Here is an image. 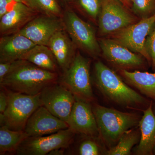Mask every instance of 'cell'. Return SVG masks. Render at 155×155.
Masks as SVG:
<instances>
[{
  "label": "cell",
  "mask_w": 155,
  "mask_h": 155,
  "mask_svg": "<svg viewBox=\"0 0 155 155\" xmlns=\"http://www.w3.org/2000/svg\"><path fill=\"white\" fill-rule=\"evenodd\" d=\"M94 67L96 86L110 101L129 108L149 107L152 101L129 87L116 72L101 61L96 62Z\"/></svg>",
  "instance_id": "obj_1"
},
{
  "label": "cell",
  "mask_w": 155,
  "mask_h": 155,
  "mask_svg": "<svg viewBox=\"0 0 155 155\" xmlns=\"http://www.w3.org/2000/svg\"><path fill=\"white\" fill-rule=\"evenodd\" d=\"M59 79L58 73L45 70L26 61L0 84L11 91L35 95L46 87L59 82Z\"/></svg>",
  "instance_id": "obj_2"
},
{
  "label": "cell",
  "mask_w": 155,
  "mask_h": 155,
  "mask_svg": "<svg viewBox=\"0 0 155 155\" xmlns=\"http://www.w3.org/2000/svg\"><path fill=\"white\" fill-rule=\"evenodd\" d=\"M93 110L95 116L99 137L109 149L115 146L127 130L138 125L140 116L94 104Z\"/></svg>",
  "instance_id": "obj_3"
},
{
  "label": "cell",
  "mask_w": 155,
  "mask_h": 155,
  "mask_svg": "<svg viewBox=\"0 0 155 155\" xmlns=\"http://www.w3.org/2000/svg\"><path fill=\"white\" fill-rule=\"evenodd\" d=\"M6 110L0 114V125H5L11 130L22 131L31 116L43 106L39 94L35 95L10 91Z\"/></svg>",
  "instance_id": "obj_4"
},
{
  "label": "cell",
  "mask_w": 155,
  "mask_h": 155,
  "mask_svg": "<svg viewBox=\"0 0 155 155\" xmlns=\"http://www.w3.org/2000/svg\"><path fill=\"white\" fill-rule=\"evenodd\" d=\"M61 18L64 29L76 48L92 58H97L101 51L92 26L78 17L70 7L64 9Z\"/></svg>",
  "instance_id": "obj_5"
},
{
  "label": "cell",
  "mask_w": 155,
  "mask_h": 155,
  "mask_svg": "<svg viewBox=\"0 0 155 155\" xmlns=\"http://www.w3.org/2000/svg\"><path fill=\"white\" fill-rule=\"evenodd\" d=\"M91 61L79 52L70 67L59 79V82L78 98L91 102L94 99L90 75Z\"/></svg>",
  "instance_id": "obj_6"
},
{
  "label": "cell",
  "mask_w": 155,
  "mask_h": 155,
  "mask_svg": "<svg viewBox=\"0 0 155 155\" xmlns=\"http://www.w3.org/2000/svg\"><path fill=\"white\" fill-rule=\"evenodd\" d=\"M75 134L68 128L45 136L28 137L15 152L19 155H48L56 149L67 148L72 143Z\"/></svg>",
  "instance_id": "obj_7"
},
{
  "label": "cell",
  "mask_w": 155,
  "mask_h": 155,
  "mask_svg": "<svg viewBox=\"0 0 155 155\" xmlns=\"http://www.w3.org/2000/svg\"><path fill=\"white\" fill-rule=\"evenodd\" d=\"M136 21L119 0H103L98 17L99 32L102 36L114 34Z\"/></svg>",
  "instance_id": "obj_8"
},
{
  "label": "cell",
  "mask_w": 155,
  "mask_h": 155,
  "mask_svg": "<svg viewBox=\"0 0 155 155\" xmlns=\"http://www.w3.org/2000/svg\"><path fill=\"white\" fill-rule=\"evenodd\" d=\"M155 22V14L151 17L141 19L113 34V39L129 49L141 55L150 65V60L145 47L147 36Z\"/></svg>",
  "instance_id": "obj_9"
},
{
  "label": "cell",
  "mask_w": 155,
  "mask_h": 155,
  "mask_svg": "<svg viewBox=\"0 0 155 155\" xmlns=\"http://www.w3.org/2000/svg\"><path fill=\"white\" fill-rule=\"evenodd\" d=\"M99 42L104 58L119 70L140 69L146 64L144 57L131 51L113 38L101 39Z\"/></svg>",
  "instance_id": "obj_10"
},
{
  "label": "cell",
  "mask_w": 155,
  "mask_h": 155,
  "mask_svg": "<svg viewBox=\"0 0 155 155\" xmlns=\"http://www.w3.org/2000/svg\"><path fill=\"white\" fill-rule=\"evenodd\" d=\"M43 106L54 116L67 122L75 102V96L59 82L45 87L40 93Z\"/></svg>",
  "instance_id": "obj_11"
},
{
  "label": "cell",
  "mask_w": 155,
  "mask_h": 155,
  "mask_svg": "<svg viewBox=\"0 0 155 155\" xmlns=\"http://www.w3.org/2000/svg\"><path fill=\"white\" fill-rule=\"evenodd\" d=\"M63 29L62 18L38 14L19 33L28 38L36 45L48 46L52 37Z\"/></svg>",
  "instance_id": "obj_12"
},
{
  "label": "cell",
  "mask_w": 155,
  "mask_h": 155,
  "mask_svg": "<svg viewBox=\"0 0 155 155\" xmlns=\"http://www.w3.org/2000/svg\"><path fill=\"white\" fill-rule=\"evenodd\" d=\"M75 100L67 123L75 134L87 136H99L95 116L90 102L78 98Z\"/></svg>",
  "instance_id": "obj_13"
},
{
  "label": "cell",
  "mask_w": 155,
  "mask_h": 155,
  "mask_svg": "<svg viewBox=\"0 0 155 155\" xmlns=\"http://www.w3.org/2000/svg\"><path fill=\"white\" fill-rule=\"evenodd\" d=\"M69 128L67 122L54 116L43 106L31 116L24 131L28 137L42 136Z\"/></svg>",
  "instance_id": "obj_14"
},
{
  "label": "cell",
  "mask_w": 155,
  "mask_h": 155,
  "mask_svg": "<svg viewBox=\"0 0 155 155\" xmlns=\"http://www.w3.org/2000/svg\"><path fill=\"white\" fill-rule=\"evenodd\" d=\"M36 45L19 32L1 36L0 63L22 60L24 56Z\"/></svg>",
  "instance_id": "obj_15"
},
{
  "label": "cell",
  "mask_w": 155,
  "mask_h": 155,
  "mask_svg": "<svg viewBox=\"0 0 155 155\" xmlns=\"http://www.w3.org/2000/svg\"><path fill=\"white\" fill-rule=\"evenodd\" d=\"M38 14L24 3L18 2L14 9L0 18L1 36L18 33Z\"/></svg>",
  "instance_id": "obj_16"
},
{
  "label": "cell",
  "mask_w": 155,
  "mask_h": 155,
  "mask_svg": "<svg viewBox=\"0 0 155 155\" xmlns=\"http://www.w3.org/2000/svg\"><path fill=\"white\" fill-rule=\"evenodd\" d=\"M48 46L55 57L61 71L65 72L73 62L77 48L64 28L52 37Z\"/></svg>",
  "instance_id": "obj_17"
},
{
  "label": "cell",
  "mask_w": 155,
  "mask_h": 155,
  "mask_svg": "<svg viewBox=\"0 0 155 155\" xmlns=\"http://www.w3.org/2000/svg\"><path fill=\"white\" fill-rule=\"evenodd\" d=\"M153 101L143 111V116L139 123L140 139L134 149L136 155H153L155 146V114L153 111Z\"/></svg>",
  "instance_id": "obj_18"
},
{
  "label": "cell",
  "mask_w": 155,
  "mask_h": 155,
  "mask_svg": "<svg viewBox=\"0 0 155 155\" xmlns=\"http://www.w3.org/2000/svg\"><path fill=\"white\" fill-rule=\"evenodd\" d=\"M126 82L155 103V72L119 70Z\"/></svg>",
  "instance_id": "obj_19"
},
{
  "label": "cell",
  "mask_w": 155,
  "mask_h": 155,
  "mask_svg": "<svg viewBox=\"0 0 155 155\" xmlns=\"http://www.w3.org/2000/svg\"><path fill=\"white\" fill-rule=\"evenodd\" d=\"M22 60L50 72L58 73L61 70L55 57L48 46L36 45L24 56Z\"/></svg>",
  "instance_id": "obj_20"
},
{
  "label": "cell",
  "mask_w": 155,
  "mask_h": 155,
  "mask_svg": "<svg viewBox=\"0 0 155 155\" xmlns=\"http://www.w3.org/2000/svg\"><path fill=\"white\" fill-rule=\"evenodd\" d=\"M28 136L24 130H11L6 125L0 127V154L16 152L21 143Z\"/></svg>",
  "instance_id": "obj_21"
},
{
  "label": "cell",
  "mask_w": 155,
  "mask_h": 155,
  "mask_svg": "<svg viewBox=\"0 0 155 155\" xmlns=\"http://www.w3.org/2000/svg\"><path fill=\"white\" fill-rule=\"evenodd\" d=\"M140 139V130L131 128L125 131L121 136L115 146L109 149L106 153L108 155H130L132 148L139 142Z\"/></svg>",
  "instance_id": "obj_22"
},
{
  "label": "cell",
  "mask_w": 155,
  "mask_h": 155,
  "mask_svg": "<svg viewBox=\"0 0 155 155\" xmlns=\"http://www.w3.org/2000/svg\"><path fill=\"white\" fill-rule=\"evenodd\" d=\"M24 4L39 14L62 18L64 8L57 0H24Z\"/></svg>",
  "instance_id": "obj_23"
},
{
  "label": "cell",
  "mask_w": 155,
  "mask_h": 155,
  "mask_svg": "<svg viewBox=\"0 0 155 155\" xmlns=\"http://www.w3.org/2000/svg\"><path fill=\"white\" fill-rule=\"evenodd\" d=\"M103 0H72L70 7L83 13L92 21L98 19Z\"/></svg>",
  "instance_id": "obj_24"
},
{
  "label": "cell",
  "mask_w": 155,
  "mask_h": 155,
  "mask_svg": "<svg viewBox=\"0 0 155 155\" xmlns=\"http://www.w3.org/2000/svg\"><path fill=\"white\" fill-rule=\"evenodd\" d=\"M131 8L141 19L151 17L155 14V0H131Z\"/></svg>",
  "instance_id": "obj_25"
},
{
  "label": "cell",
  "mask_w": 155,
  "mask_h": 155,
  "mask_svg": "<svg viewBox=\"0 0 155 155\" xmlns=\"http://www.w3.org/2000/svg\"><path fill=\"white\" fill-rule=\"evenodd\" d=\"M88 137V138L81 143L78 148V154L80 155L101 154V147L94 140L96 137L89 136Z\"/></svg>",
  "instance_id": "obj_26"
},
{
  "label": "cell",
  "mask_w": 155,
  "mask_h": 155,
  "mask_svg": "<svg viewBox=\"0 0 155 155\" xmlns=\"http://www.w3.org/2000/svg\"><path fill=\"white\" fill-rule=\"evenodd\" d=\"M146 50L150 60V66L155 71V22L147 36L145 43Z\"/></svg>",
  "instance_id": "obj_27"
},
{
  "label": "cell",
  "mask_w": 155,
  "mask_h": 155,
  "mask_svg": "<svg viewBox=\"0 0 155 155\" xmlns=\"http://www.w3.org/2000/svg\"><path fill=\"white\" fill-rule=\"evenodd\" d=\"M26 61L25 60L21 59L0 63V83L7 75L13 72Z\"/></svg>",
  "instance_id": "obj_28"
},
{
  "label": "cell",
  "mask_w": 155,
  "mask_h": 155,
  "mask_svg": "<svg viewBox=\"0 0 155 155\" xmlns=\"http://www.w3.org/2000/svg\"><path fill=\"white\" fill-rule=\"evenodd\" d=\"M18 3L13 0H0V18L14 9Z\"/></svg>",
  "instance_id": "obj_29"
},
{
  "label": "cell",
  "mask_w": 155,
  "mask_h": 155,
  "mask_svg": "<svg viewBox=\"0 0 155 155\" xmlns=\"http://www.w3.org/2000/svg\"><path fill=\"white\" fill-rule=\"evenodd\" d=\"M8 103V94L1 91L0 92V114H3L7 109Z\"/></svg>",
  "instance_id": "obj_30"
},
{
  "label": "cell",
  "mask_w": 155,
  "mask_h": 155,
  "mask_svg": "<svg viewBox=\"0 0 155 155\" xmlns=\"http://www.w3.org/2000/svg\"><path fill=\"white\" fill-rule=\"evenodd\" d=\"M64 148L56 149L51 151L48 155H63L64 153Z\"/></svg>",
  "instance_id": "obj_31"
},
{
  "label": "cell",
  "mask_w": 155,
  "mask_h": 155,
  "mask_svg": "<svg viewBox=\"0 0 155 155\" xmlns=\"http://www.w3.org/2000/svg\"><path fill=\"white\" fill-rule=\"evenodd\" d=\"M59 3L61 4V6L64 9L70 7V3L72 0H57Z\"/></svg>",
  "instance_id": "obj_32"
},
{
  "label": "cell",
  "mask_w": 155,
  "mask_h": 155,
  "mask_svg": "<svg viewBox=\"0 0 155 155\" xmlns=\"http://www.w3.org/2000/svg\"><path fill=\"white\" fill-rule=\"evenodd\" d=\"M125 2V6L126 7H131V0H124Z\"/></svg>",
  "instance_id": "obj_33"
},
{
  "label": "cell",
  "mask_w": 155,
  "mask_h": 155,
  "mask_svg": "<svg viewBox=\"0 0 155 155\" xmlns=\"http://www.w3.org/2000/svg\"><path fill=\"white\" fill-rule=\"evenodd\" d=\"M15 2H21L24 3V0H13Z\"/></svg>",
  "instance_id": "obj_34"
},
{
  "label": "cell",
  "mask_w": 155,
  "mask_h": 155,
  "mask_svg": "<svg viewBox=\"0 0 155 155\" xmlns=\"http://www.w3.org/2000/svg\"><path fill=\"white\" fill-rule=\"evenodd\" d=\"M119 1H120L121 3H122V4H123V5H124L125 6V1H124V0H119Z\"/></svg>",
  "instance_id": "obj_35"
},
{
  "label": "cell",
  "mask_w": 155,
  "mask_h": 155,
  "mask_svg": "<svg viewBox=\"0 0 155 155\" xmlns=\"http://www.w3.org/2000/svg\"><path fill=\"white\" fill-rule=\"evenodd\" d=\"M153 155H155V146L153 150Z\"/></svg>",
  "instance_id": "obj_36"
},
{
  "label": "cell",
  "mask_w": 155,
  "mask_h": 155,
  "mask_svg": "<svg viewBox=\"0 0 155 155\" xmlns=\"http://www.w3.org/2000/svg\"><path fill=\"white\" fill-rule=\"evenodd\" d=\"M153 111L154 113L155 114V106H154V108H153Z\"/></svg>",
  "instance_id": "obj_37"
}]
</instances>
